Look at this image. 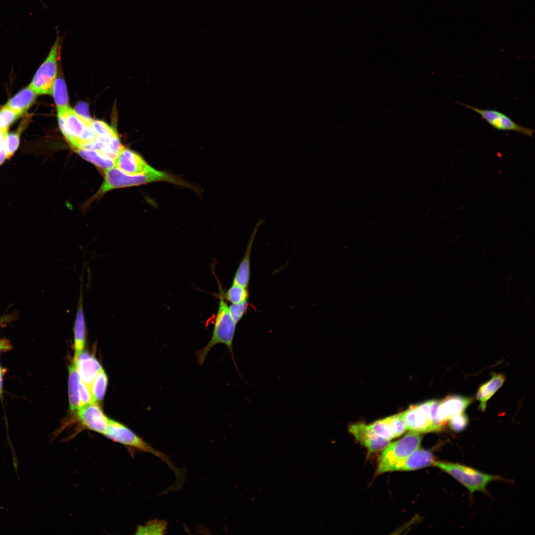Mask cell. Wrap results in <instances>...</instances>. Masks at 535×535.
<instances>
[{
  "instance_id": "1",
  "label": "cell",
  "mask_w": 535,
  "mask_h": 535,
  "mask_svg": "<svg viewBox=\"0 0 535 535\" xmlns=\"http://www.w3.org/2000/svg\"><path fill=\"white\" fill-rule=\"evenodd\" d=\"M104 180L99 191L95 195L99 197L116 188L138 186L148 183L163 181L189 188L197 192L198 189L182 179L165 171L157 170L152 166L142 173L131 175L126 174L114 167L105 169Z\"/></svg>"
},
{
  "instance_id": "2",
  "label": "cell",
  "mask_w": 535,
  "mask_h": 535,
  "mask_svg": "<svg viewBox=\"0 0 535 535\" xmlns=\"http://www.w3.org/2000/svg\"><path fill=\"white\" fill-rule=\"evenodd\" d=\"M218 306L214 320V325L212 337L207 344L202 349L195 352L198 363L202 365L211 349L219 344L225 345L230 351L235 366L237 370L232 349L233 341L237 323L231 317L225 301L224 291L221 284L218 282Z\"/></svg>"
},
{
  "instance_id": "3",
  "label": "cell",
  "mask_w": 535,
  "mask_h": 535,
  "mask_svg": "<svg viewBox=\"0 0 535 535\" xmlns=\"http://www.w3.org/2000/svg\"><path fill=\"white\" fill-rule=\"evenodd\" d=\"M114 442L120 443L128 448L152 454L164 462L174 473L176 486H181L185 479L184 472L176 468L168 457L145 441L141 437L123 425L112 420H109L107 428L103 434Z\"/></svg>"
},
{
  "instance_id": "4",
  "label": "cell",
  "mask_w": 535,
  "mask_h": 535,
  "mask_svg": "<svg viewBox=\"0 0 535 535\" xmlns=\"http://www.w3.org/2000/svg\"><path fill=\"white\" fill-rule=\"evenodd\" d=\"M434 466L450 475L463 484L471 494L476 491L484 492L489 482L501 479L498 476L484 473L458 463L436 461Z\"/></svg>"
},
{
  "instance_id": "5",
  "label": "cell",
  "mask_w": 535,
  "mask_h": 535,
  "mask_svg": "<svg viewBox=\"0 0 535 535\" xmlns=\"http://www.w3.org/2000/svg\"><path fill=\"white\" fill-rule=\"evenodd\" d=\"M422 439L420 433L410 431L400 439L389 443L379 457L377 475L388 472L394 464L419 448Z\"/></svg>"
},
{
  "instance_id": "6",
  "label": "cell",
  "mask_w": 535,
  "mask_h": 535,
  "mask_svg": "<svg viewBox=\"0 0 535 535\" xmlns=\"http://www.w3.org/2000/svg\"><path fill=\"white\" fill-rule=\"evenodd\" d=\"M57 32L55 40L47 58L36 71L29 85L38 95H52L53 84L57 76V61L62 41V37Z\"/></svg>"
},
{
  "instance_id": "7",
  "label": "cell",
  "mask_w": 535,
  "mask_h": 535,
  "mask_svg": "<svg viewBox=\"0 0 535 535\" xmlns=\"http://www.w3.org/2000/svg\"><path fill=\"white\" fill-rule=\"evenodd\" d=\"M57 119L63 135L74 150L78 148L81 137L93 121L70 107L64 112H57Z\"/></svg>"
},
{
  "instance_id": "8",
  "label": "cell",
  "mask_w": 535,
  "mask_h": 535,
  "mask_svg": "<svg viewBox=\"0 0 535 535\" xmlns=\"http://www.w3.org/2000/svg\"><path fill=\"white\" fill-rule=\"evenodd\" d=\"M478 113L494 129L500 131H510L533 137L535 130L522 126L513 121L506 114L495 109H481L471 105L455 102Z\"/></svg>"
},
{
  "instance_id": "9",
  "label": "cell",
  "mask_w": 535,
  "mask_h": 535,
  "mask_svg": "<svg viewBox=\"0 0 535 535\" xmlns=\"http://www.w3.org/2000/svg\"><path fill=\"white\" fill-rule=\"evenodd\" d=\"M400 414L407 430L419 433L437 431L431 418L429 400L411 405Z\"/></svg>"
},
{
  "instance_id": "10",
  "label": "cell",
  "mask_w": 535,
  "mask_h": 535,
  "mask_svg": "<svg viewBox=\"0 0 535 535\" xmlns=\"http://www.w3.org/2000/svg\"><path fill=\"white\" fill-rule=\"evenodd\" d=\"M76 413L77 420L83 428L104 434L109 419L104 414L98 402L80 407Z\"/></svg>"
},
{
  "instance_id": "11",
  "label": "cell",
  "mask_w": 535,
  "mask_h": 535,
  "mask_svg": "<svg viewBox=\"0 0 535 535\" xmlns=\"http://www.w3.org/2000/svg\"><path fill=\"white\" fill-rule=\"evenodd\" d=\"M349 431L369 452L382 450L389 443V441L377 435L368 425L364 423L350 425Z\"/></svg>"
},
{
  "instance_id": "12",
  "label": "cell",
  "mask_w": 535,
  "mask_h": 535,
  "mask_svg": "<svg viewBox=\"0 0 535 535\" xmlns=\"http://www.w3.org/2000/svg\"><path fill=\"white\" fill-rule=\"evenodd\" d=\"M115 167L131 175L144 172L151 166L135 152L124 147L114 160Z\"/></svg>"
},
{
  "instance_id": "13",
  "label": "cell",
  "mask_w": 535,
  "mask_h": 535,
  "mask_svg": "<svg viewBox=\"0 0 535 535\" xmlns=\"http://www.w3.org/2000/svg\"><path fill=\"white\" fill-rule=\"evenodd\" d=\"M436 461L431 451L419 448L405 458L394 464L390 468L388 472L412 471L434 466Z\"/></svg>"
},
{
  "instance_id": "14",
  "label": "cell",
  "mask_w": 535,
  "mask_h": 535,
  "mask_svg": "<svg viewBox=\"0 0 535 535\" xmlns=\"http://www.w3.org/2000/svg\"><path fill=\"white\" fill-rule=\"evenodd\" d=\"M472 402V398L460 395H450L439 401L437 410L438 421L443 425L451 417L463 412Z\"/></svg>"
},
{
  "instance_id": "15",
  "label": "cell",
  "mask_w": 535,
  "mask_h": 535,
  "mask_svg": "<svg viewBox=\"0 0 535 535\" xmlns=\"http://www.w3.org/2000/svg\"><path fill=\"white\" fill-rule=\"evenodd\" d=\"M265 222L260 219L255 225L248 241L246 251L234 275L233 283L247 288L250 276V256L254 240L260 226Z\"/></svg>"
},
{
  "instance_id": "16",
  "label": "cell",
  "mask_w": 535,
  "mask_h": 535,
  "mask_svg": "<svg viewBox=\"0 0 535 535\" xmlns=\"http://www.w3.org/2000/svg\"><path fill=\"white\" fill-rule=\"evenodd\" d=\"M76 359L80 380L90 389L102 368L98 360L87 352H82Z\"/></svg>"
},
{
  "instance_id": "17",
  "label": "cell",
  "mask_w": 535,
  "mask_h": 535,
  "mask_svg": "<svg viewBox=\"0 0 535 535\" xmlns=\"http://www.w3.org/2000/svg\"><path fill=\"white\" fill-rule=\"evenodd\" d=\"M79 297L73 328L75 350L74 358H76L83 352L84 349L86 337L85 318L83 308L82 282Z\"/></svg>"
},
{
  "instance_id": "18",
  "label": "cell",
  "mask_w": 535,
  "mask_h": 535,
  "mask_svg": "<svg viewBox=\"0 0 535 535\" xmlns=\"http://www.w3.org/2000/svg\"><path fill=\"white\" fill-rule=\"evenodd\" d=\"M505 380L502 374L493 373L492 377L487 382L481 385L476 394L477 399L480 402V408L483 412L488 400L501 387Z\"/></svg>"
},
{
  "instance_id": "19",
  "label": "cell",
  "mask_w": 535,
  "mask_h": 535,
  "mask_svg": "<svg viewBox=\"0 0 535 535\" xmlns=\"http://www.w3.org/2000/svg\"><path fill=\"white\" fill-rule=\"evenodd\" d=\"M37 95L29 85L11 98L5 105L21 115L34 103Z\"/></svg>"
},
{
  "instance_id": "20",
  "label": "cell",
  "mask_w": 535,
  "mask_h": 535,
  "mask_svg": "<svg viewBox=\"0 0 535 535\" xmlns=\"http://www.w3.org/2000/svg\"><path fill=\"white\" fill-rule=\"evenodd\" d=\"M80 376L77 369V359L75 358L69 367L68 395L70 409L72 413L77 412L80 407Z\"/></svg>"
},
{
  "instance_id": "21",
  "label": "cell",
  "mask_w": 535,
  "mask_h": 535,
  "mask_svg": "<svg viewBox=\"0 0 535 535\" xmlns=\"http://www.w3.org/2000/svg\"><path fill=\"white\" fill-rule=\"evenodd\" d=\"M52 95L54 97L57 112H64L70 108L65 83L62 77H58L55 79Z\"/></svg>"
},
{
  "instance_id": "22",
  "label": "cell",
  "mask_w": 535,
  "mask_h": 535,
  "mask_svg": "<svg viewBox=\"0 0 535 535\" xmlns=\"http://www.w3.org/2000/svg\"><path fill=\"white\" fill-rule=\"evenodd\" d=\"M74 151L84 159L105 170L115 167L114 160L97 150L78 149Z\"/></svg>"
},
{
  "instance_id": "23",
  "label": "cell",
  "mask_w": 535,
  "mask_h": 535,
  "mask_svg": "<svg viewBox=\"0 0 535 535\" xmlns=\"http://www.w3.org/2000/svg\"><path fill=\"white\" fill-rule=\"evenodd\" d=\"M29 118L23 119L16 130L7 133L5 140L6 160L10 159L17 151L22 132L28 123Z\"/></svg>"
},
{
  "instance_id": "24",
  "label": "cell",
  "mask_w": 535,
  "mask_h": 535,
  "mask_svg": "<svg viewBox=\"0 0 535 535\" xmlns=\"http://www.w3.org/2000/svg\"><path fill=\"white\" fill-rule=\"evenodd\" d=\"M167 522L164 520L154 519L144 525L139 526L136 529L137 535H164L166 533Z\"/></svg>"
},
{
  "instance_id": "25",
  "label": "cell",
  "mask_w": 535,
  "mask_h": 535,
  "mask_svg": "<svg viewBox=\"0 0 535 535\" xmlns=\"http://www.w3.org/2000/svg\"><path fill=\"white\" fill-rule=\"evenodd\" d=\"M107 375L102 369L94 378L90 388V390L96 402L101 401L104 398L107 388Z\"/></svg>"
},
{
  "instance_id": "26",
  "label": "cell",
  "mask_w": 535,
  "mask_h": 535,
  "mask_svg": "<svg viewBox=\"0 0 535 535\" xmlns=\"http://www.w3.org/2000/svg\"><path fill=\"white\" fill-rule=\"evenodd\" d=\"M223 296L225 300L231 304H237L247 300L248 292L247 288L232 283Z\"/></svg>"
},
{
  "instance_id": "27",
  "label": "cell",
  "mask_w": 535,
  "mask_h": 535,
  "mask_svg": "<svg viewBox=\"0 0 535 535\" xmlns=\"http://www.w3.org/2000/svg\"><path fill=\"white\" fill-rule=\"evenodd\" d=\"M368 426L379 437L388 441L395 438L392 428L386 418L376 421Z\"/></svg>"
},
{
  "instance_id": "28",
  "label": "cell",
  "mask_w": 535,
  "mask_h": 535,
  "mask_svg": "<svg viewBox=\"0 0 535 535\" xmlns=\"http://www.w3.org/2000/svg\"><path fill=\"white\" fill-rule=\"evenodd\" d=\"M21 115L5 105L0 109V130L8 128Z\"/></svg>"
},
{
  "instance_id": "29",
  "label": "cell",
  "mask_w": 535,
  "mask_h": 535,
  "mask_svg": "<svg viewBox=\"0 0 535 535\" xmlns=\"http://www.w3.org/2000/svg\"><path fill=\"white\" fill-rule=\"evenodd\" d=\"M450 428L454 432H461L468 426L469 419L467 415L463 412L455 415L448 420Z\"/></svg>"
},
{
  "instance_id": "30",
  "label": "cell",
  "mask_w": 535,
  "mask_h": 535,
  "mask_svg": "<svg viewBox=\"0 0 535 535\" xmlns=\"http://www.w3.org/2000/svg\"><path fill=\"white\" fill-rule=\"evenodd\" d=\"M386 419L392 428L395 437L401 435L407 430L400 413L388 417Z\"/></svg>"
},
{
  "instance_id": "31",
  "label": "cell",
  "mask_w": 535,
  "mask_h": 535,
  "mask_svg": "<svg viewBox=\"0 0 535 535\" xmlns=\"http://www.w3.org/2000/svg\"><path fill=\"white\" fill-rule=\"evenodd\" d=\"M248 306L247 300L237 304H231L228 306L230 314L236 323H237L246 313Z\"/></svg>"
},
{
  "instance_id": "32",
  "label": "cell",
  "mask_w": 535,
  "mask_h": 535,
  "mask_svg": "<svg viewBox=\"0 0 535 535\" xmlns=\"http://www.w3.org/2000/svg\"><path fill=\"white\" fill-rule=\"evenodd\" d=\"M79 389L80 407L90 403L97 402L94 399L93 396L89 387L86 386L81 380L79 382Z\"/></svg>"
},
{
  "instance_id": "33",
  "label": "cell",
  "mask_w": 535,
  "mask_h": 535,
  "mask_svg": "<svg viewBox=\"0 0 535 535\" xmlns=\"http://www.w3.org/2000/svg\"><path fill=\"white\" fill-rule=\"evenodd\" d=\"M92 124L97 135H103L112 133L115 130L106 122L98 120H93Z\"/></svg>"
},
{
  "instance_id": "34",
  "label": "cell",
  "mask_w": 535,
  "mask_h": 535,
  "mask_svg": "<svg viewBox=\"0 0 535 535\" xmlns=\"http://www.w3.org/2000/svg\"><path fill=\"white\" fill-rule=\"evenodd\" d=\"M88 106L84 103H78L75 108V111L81 116L87 118L91 119L88 113Z\"/></svg>"
},
{
  "instance_id": "35",
  "label": "cell",
  "mask_w": 535,
  "mask_h": 535,
  "mask_svg": "<svg viewBox=\"0 0 535 535\" xmlns=\"http://www.w3.org/2000/svg\"><path fill=\"white\" fill-rule=\"evenodd\" d=\"M11 348V345L8 341L4 339L0 340V352L8 350Z\"/></svg>"
},
{
  "instance_id": "36",
  "label": "cell",
  "mask_w": 535,
  "mask_h": 535,
  "mask_svg": "<svg viewBox=\"0 0 535 535\" xmlns=\"http://www.w3.org/2000/svg\"><path fill=\"white\" fill-rule=\"evenodd\" d=\"M6 160L5 147L0 149V165Z\"/></svg>"
},
{
  "instance_id": "37",
  "label": "cell",
  "mask_w": 535,
  "mask_h": 535,
  "mask_svg": "<svg viewBox=\"0 0 535 535\" xmlns=\"http://www.w3.org/2000/svg\"><path fill=\"white\" fill-rule=\"evenodd\" d=\"M3 370L0 366V397L2 396V376H3Z\"/></svg>"
}]
</instances>
